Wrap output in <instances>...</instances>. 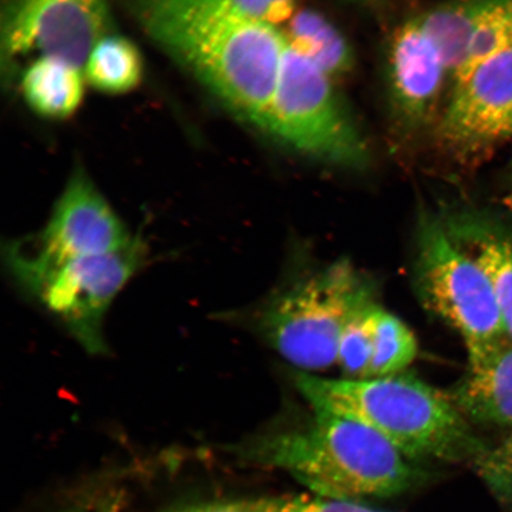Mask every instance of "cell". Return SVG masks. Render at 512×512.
<instances>
[{"label": "cell", "instance_id": "obj_1", "mask_svg": "<svg viewBox=\"0 0 512 512\" xmlns=\"http://www.w3.org/2000/svg\"><path fill=\"white\" fill-rule=\"evenodd\" d=\"M134 9L160 47L234 111L264 125L283 68L284 31L216 0H134Z\"/></svg>", "mask_w": 512, "mask_h": 512}, {"label": "cell", "instance_id": "obj_2", "mask_svg": "<svg viewBox=\"0 0 512 512\" xmlns=\"http://www.w3.org/2000/svg\"><path fill=\"white\" fill-rule=\"evenodd\" d=\"M312 409L302 426L268 432L236 447L248 463L283 470L316 496L356 501L398 496L426 471L398 448L347 416Z\"/></svg>", "mask_w": 512, "mask_h": 512}, {"label": "cell", "instance_id": "obj_3", "mask_svg": "<svg viewBox=\"0 0 512 512\" xmlns=\"http://www.w3.org/2000/svg\"><path fill=\"white\" fill-rule=\"evenodd\" d=\"M310 408L366 425L415 463L475 464L488 446L452 396L411 374L331 380L298 373Z\"/></svg>", "mask_w": 512, "mask_h": 512}, {"label": "cell", "instance_id": "obj_4", "mask_svg": "<svg viewBox=\"0 0 512 512\" xmlns=\"http://www.w3.org/2000/svg\"><path fill=\"white\" fill-rule=\"evenodd\" d=\"M19 290L60 323L88 354L108 352L105 320L114 299L146 264L147 246L134 238L118 251L64 260L48 259L12 240L3 248Z\"/></svg>", "mask_w": 512, "mask_h": 512}, {"label": "cell", "instance_id": "obj_5", "mask_svg": "<svg viewBox=\"0 0 512 512\" xmlns=\"http://www.w3.org/2000/svg\"><path fill=\"white\" fill-rule=\"evenodd\" d=\"M375 303L370 281L351 262L339 260L241 315L287 362L312 374L337 363L345 326Z\"/></svg>", "mask_w": 512, "mask_h": 512}, {"label": "cell", "instance_id": "obj_6", "mask_svg": "<svg viewBox=\"0 0 512 512\" xmlns=\"http://www.w3.org/2000/svg\"><path fill=\"white\" fill-rule=\"evenodd\" d=\"M415 278L427 309L462 336L469 361L508 338L488 275L430 214L419 223Z\"/></svg>", "mask_w": 512, "mask_h": 512}, {"label": "cell", "instance_id": "obj_7", "mask_svg": "<svg viewBox=\"0 0 512 512\" xmlns=\"http://www.w3.org/2000/svg\"><path fill=\"white\" fill-rule=\"evenodd\" d=\"M262 128L325 163L360 169L368 162L366 140L342 105L331 76L288 43Z\"/></svg>", "mask_w": 512, "mask_h": 512}, {"label": "cell", "instance_id": "obj_8", "mask_svg": "<svg viewBox=\"0 0 512 512\" xmlns=\"http://www.w3.org/2000/svg\"><path fill=\"white\" fill-rule=\"evenodd\" d=\"M439 138L460 158L482 156L512 139V46L454 83Z\"/></svg>", "mask_w": 512, "mask_h": 512}, {"label": "cell", "instance_id": "obj_9", "mask_svg": "<svg viewBox=\"0 0 512 512\" xmlns=\"http://www.w3.org/2000/svg\"><path fill=\"white\" fill-rule=\"evenodd\" d=\"M112 28L105 0H14L3 48L11 57H56L83 72L89 54Z\"/></svg>", "mask_w": 512, "mask_h": 512}, {"label": "cell", "instance_id": "obj_10", "mask_svg": "<svg viewBox=\"0 0 512 512\" xmlns=\"http://www.w3.org/2000/svg\"><path fill=\"white\" fill-rule=\"evenodd\" d=\"M133 239L92 179L78 169L70 176L46 227L22 241L48 259L64 260L115 252Z\"/></svg>", "mask_w": 512, "mask_h": 512}, {"label": "cell", "instance_id": "obj_11", "mask_svg": "<svg viewBox=\"0 0 512 512\" xmlns=\"http://www.w3.org/2000/svg\"><path fill=\"white\" fill-rule=\"evenodd\" d=\"M389 63L390 83L400 113L411 123L425 121L437 105L450 74L418 17L396 31Z\"/></svg>", "mask_w": 512, "mask_h": 512}, {"label": "cell", "instance_id": "obj_12", "mask_svg": "<svg viewBox=\"0 0 512 512\" xmlns=\"http://www.w3.org/2000/svg\"><path fill=\"white\" fill-rule=\"evenodd\" d=\"M454 403L475 425L512 426V342L509 338L469 361L464 379L451 394Z\"/></svg>", "mask_w": 512, "mask_h": 512}, {"label": "cell", "instance_id": "obj_13", "mask_svg": "<svg viewBox=\"0 0 512 512\" xmlns=\"http://www.w3.org/2000/svg\"><path fill=\"white\" fill-rule=\"evenodd\" d=\"M82 70L56 57L42 56L32 62L22 78V91L36 113L63 119L78 111L85 95Z\"/></svg>", "mask_w": 512, "mask_h": 512}, {"label": "cell", "instance_id": "obj_14", "mask_svg": "<svg viewBox=\"0 0 512 512\" xmlns=\"http://www.w3.org/2000/svg\"><path fill=\"white\" fill-rule=\"evenodd\" d=\"M489 0H447L418 16L445 61L450 80L462 70L473 34Z\"/></svg>", "mask_w": 512, "mask_h": 512}, {"label": "cell", "instance_id": "obj_15", "mask_svg": "<svg viewBox=\"0 0 512 512\" xmlns=\"http://www.w3.org/2000/svg\"><path fill=\"white\" fill-rule=\"evenodd\" d=\"M287 43L316 63L331 78L348 73L354 62L349 43L341 31L317 11L294 14L285 31Z\"/></svg>", "mask_w": 512, "mask_h": 512}, {"label": "cell", "instance_id": "obj_16", "mask_svg": "<svg viewBox=\"0 0 512 512\" xmlns=\"http://www.w3.org/2000/svg\"><path fill=\"white\" fill-rule=\"evenodd\" d=\"M143 57L125 37L108 35L93 48L86 62L85 79L107 94H124L143 78Z\"/></svg>", "mask_w": 512, "mask_h": 512}, {"label": "cell", "instance_id": "obj_17", "mask_svg": "<svg viewBox=\"0 0 512 512\" xmlns=\"http://www.w3.org/2000/svg\"><path fill=\"white\" fill-rule=\"evenodd\" d=\"M457 227L459 235L469 240L472 258L490 279L505 332L512 342V243L484 232L483 224L471 217H463Z\"/></svg>", "mask_w": 512, "mask_h": 512}, {"label": "cell", "instance_id": "obj_18", "mask_svg": "<svg viewBox=\"0 0 512 512\" xmlns=\"http://www.w3.org/2000/svg\"><path fill=\"white\" fill-rule=\"evenodd\" d=\"M373 360L368 379L402 373L418 356V341L408 325L393 313L375 306Z\"/></svg>", "mask_w": 512, "mask_h": 512}, {"label": "cell", "instance_id": "obj_19", "mask_svg": "<svg viewBox=\"0 0 512 512\" xmlns=\"http://www.w3.org/2000/svg\"><path fill=\"white\" fill-rule=\"evenodd\" d=\"M376 305H370L352 318L339 339L337 364L348 379H368L373 360V317Z\"/></svg>", "mask_w": 512, "mask_h": 512}, {"label": "cell", "instance_id": "obj_20", "mask_svg": "<svg viewBox=\"0 0 512 512\" xmlns=\"http://www.w3.org/2000/svg\"><path fill=\"white\" fill-rule=\"evenodd\" d=\"M473 466L501 507L512 512V426L501 440L486 446Z\"/></svg>", "mask_w": 512, "mask_h": 512}, {"label": "cell", "instance_id": "obj_21", "mask_svg": "<svg viewBox=\"0 0 512 512\" xmlns=\"http://www.w3.org/2000/svg\"><path fill=\"white\" fill-rule=\"evenodd\" d=\"M264 512H382L355 501L319 496H286L256 499Z\"/></svg>", "mask_w": 512, "mask_h": 512}, {"label": "cell", "instance_id": "obj_22", "mask_svg": "<svg viewBox=\"0 0 512 512\" xmlns=\"http://www.w3.org/2000/svg\"><path fill=\"white\" fill-rule=\"evenodd\" d=\"M177 512H264L256 503V499L253 501H235V502H219L196 505L189 509H184Z\"/></svg>", "mask_w": 512, "mask_h": 512}]
</instances>
